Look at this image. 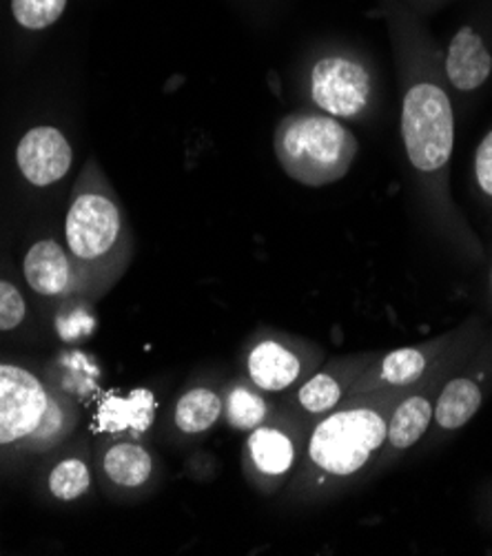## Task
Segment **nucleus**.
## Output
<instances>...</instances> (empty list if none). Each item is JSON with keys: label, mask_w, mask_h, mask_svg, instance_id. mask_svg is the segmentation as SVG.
Returning a JSON list of instances; mask_svg holds the SVG:
<instances>
[{"label": "nucleus", "mask_w": 492, "mask_h": 556, "mask_svg": "<svg viewBox=\"0 0 492 556\" xmlns=\"http://www.w3.org/2000/svg\"><path fill=\"white\" fill-rule=\"evenodd\" d=\"M225 410L223 400L206 388H193V391L185 393L174 413L176 426L187 434H198L209 430L217 419H220Z\"/></svg>", "instance_id": "obj_15"}, {"label": "nucleus", "mask_w": 492, "mask_h": 556, "mask_svg": "<svg viewBox=\"0 0 492 556\" xmlns=\"http://www.w3.org/2000/svg\"><path fill=\"white\" fill-rule=\"evenodd\" d=\"M357 153L355 136L336 118L293 114L276 129V155L282 169L304 187L342 180Z\"/></svg>", "instance_id": "obj_3"}, {"label": "nucleus", "mask_w": 492, "mask_h": 556, "mask_svg": "<svg viewBox=\"0 0 492 556\" xmlns=\"http://www.w3.org/2000/svg\"><path fill=\"white\" fill-rule=\"evenodd\" d=\"M424 368H426V359L419 351L402 349V351L391 353L384 359V366H381V377L395 386H404V383H413L415 379H419V375H424Z\"/></svg>", "instance_id": "obj_21"}, {"label": "nucleus", "mask_w": 492, "mask_h": 556, "mask_svg": "<svg viewBox=\"0 0 492 556\" xmlns=\"http://www.w3.org/2000/svg\"><path fill=\"white\" fill-rule=\"evenodd\" d=\"M155 397L147 388H136L127 397L106 395L93 415V430L100 434H144L155 419Z\"/></svg>", "instance_id": "obj_9"}, {"label": "nucleus", "mask_w": 492, "mask_h": 556, "mask_svg": "<svg viewBox=\"0 0 492 556\" xmlns=\"http://www.w3.org/2000/svg\"><path fill=\"white\" fill-rule=\"evenodd\" d=\"M91 328H93V317L78 306L59 315V332L65 342H78L80 338H87Z\"/></svg>", "instance_id": "obj_23"}, {"label": "nucleus", "mask_w": 492, "mask_h": 556, "mask_svg": "<svg viewBox=\"0 0 492 556\" xmlns=\"http://www.w3.org/2000/svg\"><path fill=\"white\" fill-rule=\"evenodd\" d=\"M402 136L406 153L419 172H437L453 153V106L434 85H415L402 109Z\"/></svg>", "instance_id": "obj_5"}, {"label": "nucleus", "mask_w": 492, "mask_h": 556, "mask_svg": "<svg viewBox=\"0 0 492 556\" xmlns=\"http://www.w3.org/2000/svg\"><path fill=\"white\" fill-rule=\"evenodd\" d=\"M249 377L260 391L278 393L293 386L302 372L300 357L278 342H260L247 359Z\"/></svg>", "instance_id": "obj_11"}, {"label": "nucleus", "mask_w": 492, "mask_h": 556, "mask_svg": "<svg viewBox=\"0 0 492 556\" xmlns=\"http://www.w3.org/2000/svg\"><path fill=\"white\" fill-rule=\"evenodd\" d=\"M492 72V55L472 27H462L449 49L446 74L459 91L481 87Z\"/></svg>", "instance_id": "obj_10"}, {"label": "nucleus", "mask_w": 492, "mask_h": 556, "mask_svg": "<svg viewBox=\"0 0 492 556\" xmlns=\"http://www.w3.org/2000/svg\"><path fill=\"white\" fill-rule=\"evenodd\" d=\"M65 244L76 270V293L83 298L104 295L129 262L125 211L93 160L76 182L65 215Z\"/></svg>", "instance_id": "obj_1"}, {"label": "nucleus", "mask_w": 492, "mask_h": 556, "mask_svg": "<svg viewBox=\"0 0 492 556\" xmlns=\"http://www.w3.org/2000/svg\"><path fill=\"white\" fill-rule=\"evenodd\" d=\"M475 174L479 187L492 195V131L483 138L475 153Z\"/></svg>", "instance_id": "obj_24"}, {"label": "nucleus", "mask_w": 492, "mask_h": 556, "mask_svg": "<svg viewBox=\"0 0 492 556\" xmlns=\"http://www.w3.org/2000/svg\"><path fill=\"white\" fill-rule=\"evenodd\" d=\"M27 317V302L21 289L10 282L0 280V332L16 330Z\"/></svg>", "instance_id": "obj_22"}, {"label": "nucleus", "mask_w": 492, "mask_h": 556, "mask_svg": "<svg viewBox=\"0 0 492 556\" xmlns=\"http://www.w3.org/2000/svg\"><path fill=\"white\" fill-rule=\"evenodd\" d=\"M340 397H342L340 383L331 375H324V372H319L313 379H308L300 388V395H298L302 408L313 413V415H319V413H326V410L336 408Z\"/></svg>", "instance_id": "obj_20"}, {"label": "nucleus", "mask_w": 492, "mask_h": 556, "mask_svg": "<svg viewBox=\"0 0 492 556\" xmlns=\"http://www.w3.org/2000/svg\"><path fill=\"white\" fill-rule=\"evenodd\" d=\"M27 287L40 298H65L76 293V270L67 247L51 238L34 242L23 257Z\"/></svg>", "instance_id": "obj_8"}, {"label": "nucleus", "mask_w": 492, "mask_h": 556, "mask_svg": "<svg viewBox=\"0 0 492 556\" xmlns=\"http://www.w3.org/2000/svg\"><path fill=\"white\" fill-rule=\"evenodd\" d=\"M72 164L74 149L59 127H31L16 144L18 172L36 189L59 185L70 174Z\"/></svg>", "instance_id": "obj_7"}, {"label": "nucleus", "mask_w": 492, "mask_h": 556, "mask_svg": "<svg viewBox=\"0 0 492 556\" xmlns=\"http://www.w3.org/2000/svg\"><path fill=\"white\" fill-rule=\"evenodd\" d=\"M47 488L53 498L63 504L78 502L91 488V470L89 464L80 457H65L51 468L47 477Z\"/></svg>", "instance_id": "obj_16"}, {"label": "nucleus", "mask_w": 492, "mask_h": 556, "mask_svg": "<svg viewBox=\"0 0 492 556\" xmlns=\"http://www.w3.org/2000/svg\"><path fill=\"white\" fill-rule=\"evenodd\" d=\"M432 417V408L424 397L406 400L393 415L389 426V439L395 448H408L426 432Z\"/></svg>", "instance_id": "obj_17"}, {"label": "nucleus", "mask_w": 492, "mask_h": 556, "mask_svg": "<svg viewBox=\"0 0 492 556\" xmlns=\"http://www.w3.org/2000/svg\"><path fill=\"white\" fill-rule=\"evenodd\" d=\"M102 472L114 485L136 490L153 475V459L136 441H114L102 455Z\"/></svg>", "instance_id": "obj_12"}, {"label": "nucleus", "mask_w": 492, "mask_h": 556, "mask_svg": "<svg viewBox=\"0 0 492 556\" xmlns=\"http://www.w3.org/2000/svg\"><path fill=\"white\" fill-rule=\"evenodd\" d=\"M481 406V393L475 381L470 379H453L440 397V404H437L434 417L437 424L442 428L455 430L462 428L466 421L472 419V415Z\"/></svg>", "instance_id": "obj_14"}, {"label": "nucleus", "mask_w": 492, "mask_h": 556, "mask_svg": "<svg viewBox=\"0 0 492 556\" xmlns=\"http://www.w3.org/2000/svg\"><path fill=\"white\" fill-rule=\"evenodd\" d=\"M70 0H12V16L27 31H42L56 25Z\"/></svg>", "instance_id": "obj_19"}, {"label": "nucleus", "mask_w": 492, "mask_h": 556, "mask_svg": "<svg viewBox=\"0 0 492 556\" xmlns=\"http://www.w3.org/2000/svg\"><path fill=\"white\" fill-rule=\"evenodd\" d=\"M76 426L78 410L67 395L34 370L0 362V451L47 455L61 448Z\"/></svg>", "instance_id": "obj_2"}, {"label": "nucleus", "mask_w": 492, "mask_h": 556, "mask_svg": "<svg viewBox=\"0 0 492 556\" xmlns=\"http://www.w3.org/2000/svg\"><path fill=\"white\" fill-rule=\"evenodd\" d=\"M223 413L227 417V424L236 430H255L264 424L268 415V404L257 393L249 391V388L238 386L227 395Z\"/></svg>", "instance_id": "obj_18"}, {"label": "nucleus", "mask_w": 492, "mask_h": 556, "mask_svg": "<svg viewBox=\"0 0 492 556\" xmlns=\"http://www.w3.org/2000/svg\"><path fill=\"white\" fill-rule=\"evenodd\" d=\"M251 464L264 477H282L295 462V446L278 428H255L247 441Z\"/></svg>", "instance_id": "obj_13"}, {"label": "nucleus", "mask_w": 492, "mask_h": 556, "mask_svg": "<svg viewBox=\"0 0 492 556\" xmlns=\"http://www.w3.org/2000/svg\"><path fill=\"white\" fill-rule=\"evenodd\" d=\"M387 432L384 419L373 410L336 413L315 428L308 443L311 462L328 475L349 477L384 443Z\"/></svg>", "instance_id": "obj_4"}, {"label": "nucleus", "mask_w": 492, "mask_h": 556, "mask_svg": "<svg viewBox=\"0 0 492 556\" xmlns=\"http://www.w3.org/2000/svg\"><path fill=\"white\" fill-rule=\"evenodd\" d=\"M311 96L326 114L353 118L368 104L370 78L359 63L344 55H326L313 67Z\"/></svg>", "instance_id": "obj_6"}]
</instances>
